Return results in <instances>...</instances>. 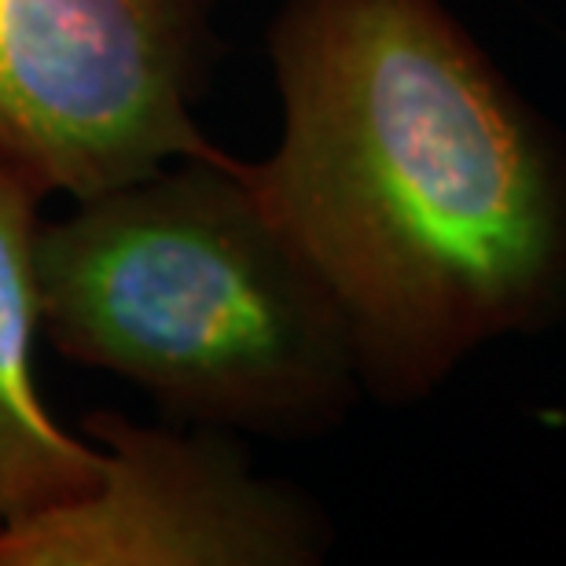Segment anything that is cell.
<instances>
[{
    "instance_id": "3957f363",
    "label": "cell",
    "mask_w": 566,
    "mask_h": 566,
    "mask_svg": "<svg viewBox=\"0 0 566 566\" xmlns=\"http://www.w3.org/2000/svg\"><path fill=\"white\" fill-rule=\"evenodd\" d=\"M213 0H0V163L99 196L218 151L191 122Z\"/></svg>"
},
{
    "instance_id": "6da1fadb",
    "label": "cell",
    "mask_w": 566,
    "mask_h": 566,
    "mask_svg": "<svg viewBox=\"0 0 566 566\" xmlns=\"http://www.w3.org/2000/svg\"><path fill=\"white\" fill-rule=\"evenodd\" d=\"M283 133L240 177L335 298L360 387L434 394L566 310V147L446 0H287Z\"/></svg>"
},
{
    "instance_id": "277c9868",
    "label": "cell",
    "mask_w": 566,
    "mask_h": 566,
    "mask_svg": "<svg viewBox=\"0 0 566 566\" xmlns=\"http://www.w3.org/2000/svg\"><path fill=\"white\" fill-rule=\"evenodd\" d=\"M99 446L93 490L0 526V566H310L321 512L258 479L218 430L174 434L126 416L85 420Z\"/></svg>"
},
{
    "instance_id": "5b68a950",
    "label": "cell",
    "mask_w": 566,
    "mask_h": 566,
    "mask_svg": "<svg viewBox=\"0 0 566 566\" xmlns=\"http://www.w3.org/2000/svg\"><path fill=\"white\" fill-rule=\"evenodd\" d=\"M41 199L0 163V526L74 501L99 474V446L55 423L33 371Z\"/></svg>"
},
{
    "instance_id": "7a4b0ae2",
    "label": "cell",
    "mask_w": 566,
    "mask_h": 566,
    "mask_svg": "<svg viewBox=\"0 0 566 566\" xmlns=\"http://www.w3.org/2000/svg\"><path fill=\"white\" fill-rule=\"evenodd\" d=\"M41 332L213 430L310 438L360 390L335 298L240 177L177 158L38 232Z\"/></svg>"
}]
</instances>
